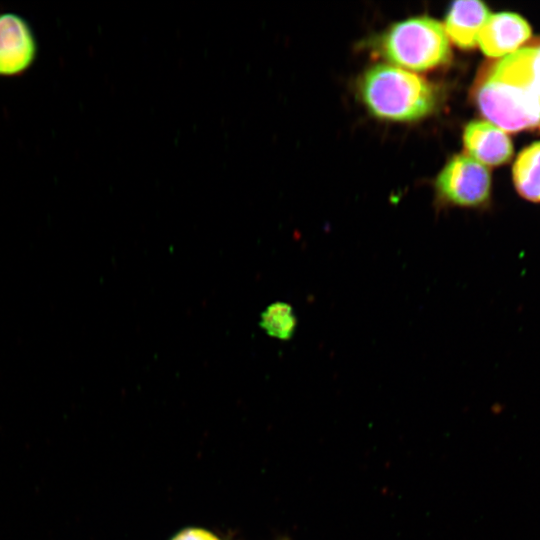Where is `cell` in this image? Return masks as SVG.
<instances>
[{
	"label": "cell",
	"mask_w": 540,
	"mask_h": 540,
	"mask_svg": "<svg viewBox=\"0 0 540 540\" xmlns=\"http://www.w3.org/2000/svg\"><path fill=\"white\" fill-rule=\"evenodd\" d=\"M473 96L484 118L506 133L540 130V38L490 65Z\"/></svg>",
	"instance_id": "cell-1"
},
{
	"label": "cell",
	"mask_w": 540,
	"mask_h": 540,
	"mask_svg": "<svg viewBox=\"0 0 540 540\" xmlns=\"http://www.w3.org/2000/svg\"><path fill=\"white\" fill-rule=\"evenodd\" d=\"M357 89L368 111L388 121H417L438 105V93L430 82L395 65L371 66L361 75Z\"/></svg>",
	"instance_id": "cell-2"
},
{
	"label": "cell",
	"mask_w": 540,
	"mask_h": 540,
	"mask_svg": "<svg viewBox=\"0 0 540 540\" xmlns=\"http://www.w3.org/2000/svg\"><path fill=\"white\" fill-rule=\"evenodd\" d=\"M379 49L395 66L414 71L435 69L451 59L450 40L443 25L427 17H412L392 25Z\"/></svg>",
	"instance_id": "cell-3"
},
{
	"label": "cell",
	"mask_w": 540,
	"mask_h": 540,
	"mask_svg": "<svg viewBox=\"0 0 540 540\" xmlns=\"http://www.w3.org/2000/svg\"><path fill=\"white\" fill-rule=\"evenodd\" d=\"M435 188L445 205L478 208L490 198V172L467 154L455 155L438 174Z\"/></svg>",
	"instance_id": "cell-4"
},
{
	"label": "cell",
	"mask_w": 540,
	"mask_h": 540,
	"mask_svg": "<svg viewBox=\"0 0 540 540\" xmlns=\"http://www.w3.org/2000/svg\"><path fill=\"white\" fill-rule=\"evenodd\" d=\"M38 44L30 24L12 12L0 13V76L13 77L34 63Z\"/></svg>",
	"instance_id": "cell-5"
},
{
	"label": "cell",
	"mask_w": 540,
	"mask_h": 540,
	"mask_svg": "<svg viewBox=\"0 0 540 540\" xmlns=\"http://www.w3.org/2000/svg\"><path fill=\"white\" fill-rule=\"evenodd\" d=\"M531 36V27L522 16L500 12L490 15L479 33L477 44L485 55L500 59L525 45Z\"/></svg>",
	"instance_id": "cell-6"
},
{
	"label": "cell",
	"mask_w": 540,
	"mask_h": 540,
	"mask_svg": "<svg viewBox=\"0 0 540 540\" xmlns=\"http://www.w3.org/2000/svg\"><path fill=\"white\" fill-rule=\"evenodd\" d=\"M463 143L467 155L484 166L505 164L513 155L508 134L488 121L469 122L464 129Z\"/></svg>",
	"instance_id": "cell-7"
},
{
	"label": "cell",
	"mask_w": 540,
	"mask_h": 540,
	"mask_svg": "<svg viewBox=\"0 0 540 540\" xmlns=\"http://www.w3.org/2000/svg\"><path fill=\"white\" fill-rule=\"evenodd\" d=\"M488 7L481 1L463 0L452 3L445 18L444 29L449 38L461 49H472L490 17Z\"/></svg>",
	"instance_id": "cell-8"
},
{
	"label": "cell",
	"mask_w": 540,
	"mask_h": 540,
	"mask_svg": "<svg viewBox=\"0 0 540 540\" xmlns=\"http://www.w3.org/2000/svg\"><path fill=\"white\" fill-rule=\"evenodd\" d=\"M512 174L519 195L528 201L540 203V141L532 143L518 154Z\"/></svg>",
	"instance_id": "cell-9"
},
{
	"label": "cell",
	"mask_w": 540,
	"mask_h": 540,
	"mask_svg": "<svg viewBox=\"0 0 540 540\" xmlns=\"http://www.w3.org/2000/svg\"><path fill=\"white\" fill-rule=\"evenodd\" d=\"M260 326L268 335L280 340H288L295 333L297 319L289 304L275 302L262 312Z\"/></svg>",
	"instance_id": "cell-10"
},
{
	"label": "cell",
	"mask_w": 540,
	"mask_h": 540,
	"mask_svg": "<svg viewBox=\"0 0 540 540\" xmlns=\"http://www.w3.org/2000/svg\"><path fill=\"white\" fill-rule=\"evenodd\" d=\"M172 540H220L213 533L200 529L189 528L178 533Z\"/></svg>",
	"instance_id": "cell-11"
}]
</instances>
